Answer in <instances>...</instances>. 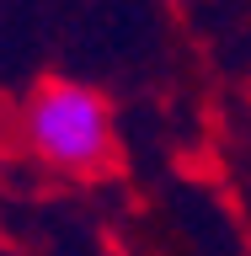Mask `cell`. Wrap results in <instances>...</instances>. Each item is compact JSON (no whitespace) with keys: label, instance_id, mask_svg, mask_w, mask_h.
<instances>
[{"label":"cell","instance_id":"obj_1","mask_svg":"<svg viewBox=\"0 0 251 256\" xmlns=\"http://www.w3.org/2000/svg\"><path fill=\"white\" fill-rule=\"evenodd\" d=\"M22 134L48 166L96 171L112 155V107L80 80H48L22 107Z\"/></svg>","mask_w":251,"mask_h":256}]
</instances>
